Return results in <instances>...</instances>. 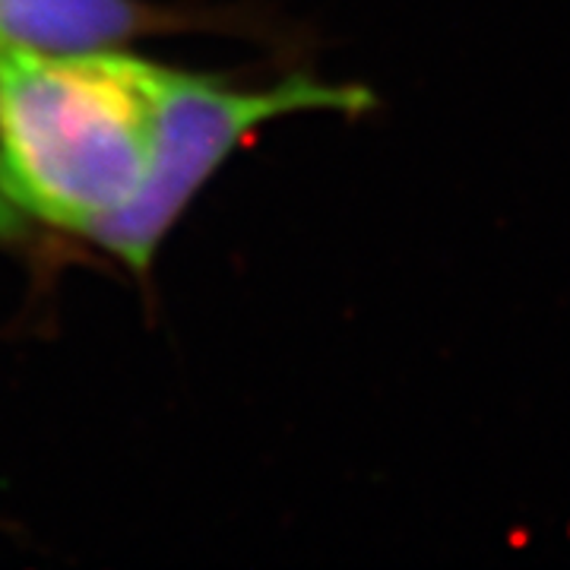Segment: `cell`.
<instances>
[{
	"label": "cell",
	"instance_id": "cell-1",
	"mask_svg": "<svg viewBox=\"0 0 570 570\" xmlns=\"http://www.w3.org/2000/svg\"><path fill=\"white\" fill-rule=\"evenodd\" d=\"M171 70L115 51H0V187L22 213L92 232L153 171Z\"/></svg>",
	"mask_w": 570,
	"mask_h": 570
},
{
	"label": "cell",
	"instance_id": "cell-2",
	"mask_svg": "<svg viewBox=\"0 0 570 570\" xmlns=\"http://www.w3.org/2000/svg\"><path fill=\"white\" fill-rule=\"evenodd\" d=\"M374 105L367 86L324 82L311 73H292L269 89H228L219 80L171 70L153 171L140 194L89 235L142 273L190 197L261 124L295 111H343L358 118Z\"/></svg>",
	"mask_w": 570,
	"mask_h": 570
},
{
	"label": "cell",
	"instance_id": "cell-3",
	"mask_svg": "<svg viewBox=\"0 0 570 570\" xmlns=\"http://www.w3.org/2000/svg\"><path fill=\"white\" fill-rule=\"evenodd\" d=\"M142 26L130 0H0V51L86 55Z\"/></svg>",
	"mask_w": 570,
	"mask_h": 570
},
{
	"label": "cell",
	"instance_id": "cell-4",
	"mask_svg": "<svg viewBox=\"0 0 570 570\" xmlns=\"http://www.w3.org/2000/svg\"><path fill=\"white\" fill-rule=\"evenodd\" d=\"M22 228V209L10 197H7V190L0 187V238H10V235H17Z\"/></svg>",
	"mask_w": 570,
	"mask_h": 570
}]
</instances>
